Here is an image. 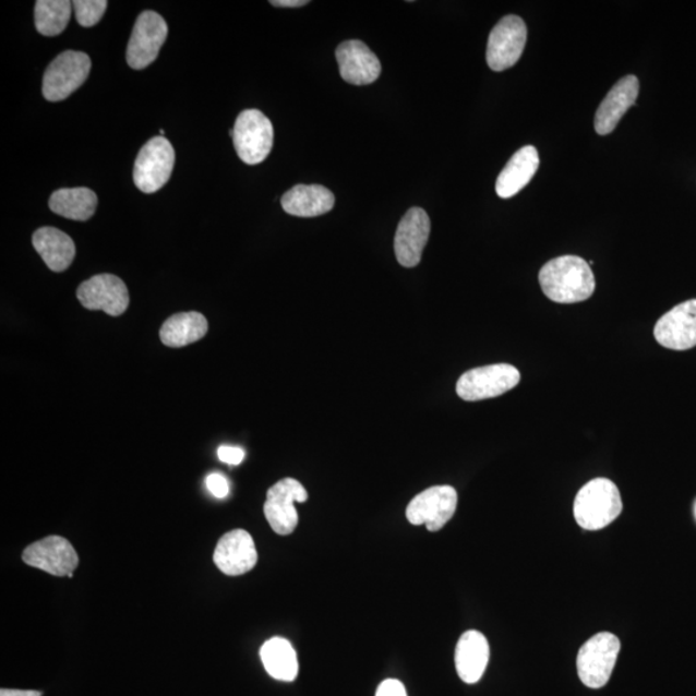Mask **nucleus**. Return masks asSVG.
<instances>
[{
  "mask_svg": "<svg viewBox=\"0 0 696 696\" xmlns=\"http://www.w3.org/2000/svg\"><path fill=\"white\" fill-rule=\"evenodd\" d=\"M205 482H207L209 492L215 495L216 499L223 500L229 494V482H227L225 476L211 473Z\"/></svg>",
  "mask_w": 696,
  "mask_h": 696,
  "instance_id": "28",
  "label": "nucleus"
},
{
  "mask_svg": "<svg viewBox=\"0 0 696 696\" xmlns=\"http://www.w3.org/2000/svg\"><path fill=\"white\" fill-rule=\"evenodd\" d=\"M490 657V648L484 635L468 631L461 635L456 649V669L466 684L479 683L484 676Z\"/></svg>",
  "mask_w": 696,
  "mask_h": 696,
  "instance_id": "20",
  "label": "nucleus"
},
{
  "mask_svg": "<svg viewBox=\"0 0 696 696\" xmlns=\"http://www.w3.org/2000/svg\"><path fill=\"white\" fill-rule=\"evenodd\" d=\"M176 154L166 137H154L141 148L133 168V181L145 194L159 191L172 176Z\"/></svg>",
  "mask_w": 696,
  "mask_h": 696,
  "instance_id": "6",
  "label": "nucleus"
},
{
  "mask_svg": "<svg viewBox=\"0 0 696 696\" xmlns=\"http://www.w3.org/2000/svg\"><path fill=\"white\" fill-rule=\"evenodd\" d=\"M274 7H283V9H297V7H303L309 4V0H272Z\"/></svg>",
  "mask_w": 696,
  "mask_h": 696,
  "instance_id": "31",
  "label": "nucleus"
},
{
  "mask_svg": "<svg viewBox=\"0 0 696 696\" xmlns=\"http://www.w3.org/2000/svg\"><path fill=\"white\" fill-rule=\"evenodd\" d=\"M695 515H696V507H695Z\"/></svg>",
  "mask_w": 696,
  "mask_h": 696,
  "instance_id": "33",
  "label": "nucleus"
},
{
  "mask_svg": "<svg viewBox=\"0 0 696 696\" xmlns=\"http://www.w3.org/2000/svg\"><path fill=\"white\" fill-rule=\"evenodd\" d=\"M73 3L69 0H38L35 3V26L45 37H56L65 31Z\"/></svg>",
  "mask_w": 696,
  "mask_h": 696,
  "instance_id": "26",
  "label": "nucleus"
},
{
  "mask_svg": "<svg viewBox=\"0 0 696 696\" xmlns=\"http://www.w3.org/2000/svg\"><path fill=\"white\" fill-rule=\"evenodd\" d=\"M620 489L608 479H595L579 490L574 502V517L580 528L600 530L622 514Z\"/></svg>",
  "mask_w": 696,
  "mask_h": 696,
  "instance_id": "2",
  "label": "nucleus"
},
{
  "mask_svg": "<svg viewBox=\"0 0 696 696\" xmlns=\"http://www.w3.org/2000/svg\"><path fill=\"white\" fill-rule=\"evenodd\" d=\"M431 232V221L422 208H411L401 218L395 236L396 260L404 267H416L422 260Z\"/></svg>",
  "mask_w": 696,
  "mask_h": 696,
  "instance_id": "14",
  "label": "nucleus"
},
{
  "mask_svg": "<svg viewBox=\"0 0 696 696\" xmlns=\"http://www.w3.org/2000/svg\"><path fill=\"white\" fill-rule=\"evenodd\" d=\"M655 337L659 345L674 351L691 350L696 346V300L677 304L659 319Z\"/></svg>",
  "mask_w": 696,
  "mask_h": 696,
  "instance_id": "15",
  "label": "nucleus"
},
{
  "mask_svg": "<svg viewBox=\"0 0 696 696\" xmlns=\"http://www.w3.org/2000/svg\"><path fill=\"white\" fill-rule=\"evenodd\" d=\"M336 197L322 184H297L281 197V207L290 216L317 217L335 207Z\"/></svg>",
  "mask_w": 696,
  "mask_h": 696,
  "instance_id": "19",
  "label": "nucleus"
},
{
  "mask_svg": "<svg viewBox=\"0 0 696 696\" xmlns=\"http://www.w3.org/2000/svg\"><path fill=\"white\" fill-rule=\"evenodd\" d=\"M539 168V155L535 146H525L509 159L495 183L502 199H509L527 187Z\"/></svg>",
  "mask_w": 696,
  "mask_h": 696,
  "instance_id": "21",
  "label": "nucleus"
},
{
  "mask_svg": "<svg viewBox=\"0 0 696 696\" xmlns=\"http://www.w3.org/2000/svg\"><path fill=\"white\" fill-rule=\"evenodd\" d=\"M33 245L45 264L55 273L65 272L75 259L73 239L55 227H41L35 231Z\"/></svg>",
  "mask_w": 696,
  "mask_h": 696,
  "instance_id": "22",
  "label": "nucleus"
},
{
  "mask_svg": "<svg viewBox=\"0 0 696 696\" xmlns=\"http://www.w3.org/2000/svg\"><path fill=\"white\" fill-rule=\"evenodd\" d=\"M308 500L307 489L295 479H283L268 489L264 513L269 527L276 535H292L298 525L295 503H303Z\"/></svg>",
  "mask_w": 696,
  "mask_h": 696,
  "instance_id": "11",
  "label": "nucleus"
},
{
  "mask_svg": "<svg viewBox=\"0 0 696 696\" xmlns=\"http://www.w3.org/2000/svg\"><path fill=\"white\" fill-rule=\"evenodd\" d=\"M233 146L245 165L264 161L274 145V127L264 112L250 109L240 112L231 131Z\"/></svg>",
  "mask_w": 696,
  "mask_h": 696,
  "instance_id": "3",
  "label": "nucleus"
},
{
  "mask_svg": "<svg viewBox=\"0 0 696 696\" xmlns=\"http://www.w3.org/2000/svg\"><path fill=\"white\" fill-rule=\"evenodd\" d=\"M539 284L545 297L557 303L587 301L596 288L591 265L578 255H563L547 262L539 273Z\"/></svg>",
  "mask_w": 696,
  "mask_h": 696,
  "instance_id": "1",
  "label": "nucleus"
},
{
  "mask_svg": "<svg viewBox=\"0 0 696 696\" xmlns=\"http://www.w3.org/2000/svg\"><path fill=\"white\" fill-rule=\"evenodd\" d=\"M77 300L87 310H101L110 316L123 315L130 307V293L116 275L101 274L85 280L76 290Z\"/></svg>",
  "mask_w": 696,
  "mask_h": 696,
  "instance_id": "13",
  "label": "nucleus"
},
{
  "mask_svg": "<svg viewBox=\"0 0 696 696\" xmlns=\"http://www.w3.org/2000/svg\"><path fill=\"white\" fill-rule=\"evenodd\" d=\"M521 374L514 365L494 364L471 369L460 375L457 394L465 401L493 399L515 388Z\"/></svg>",
  "mask_w": 696,
  "mask_h": 696,
  "instance_id": "5",
  "label": "nucleus"
},
{
  "mask_svg": "<svg viewBox=\"0 0 696 696\" xmlns=\"http://www.w3.org/2000/svg\"><path fill=\"white\" fill-rule=\"evenodd\" d=\"M97 204V195L87 188L60 189L49 197V208L73 221H88L95 215Z\"/></svg>",
  "mask_w": 696,
  "mask_h": 696,
  "instance_id": "24",
  "label": "nucleus"
},
{
  "mask_svg": "<svg viewBox=\"0 0 696 696\" xmlns=\"http://www.w3.org/2000/svg\"><path fill=\"white\" fill-rule=\"evenodd\" d=\"M245 453L240 447L224 445L218 449V458L227 465L238 466L243 461Z\"/></svg>",
  "mask_w": 696,
  "mask_h": 696,
  "instance_id": "29",
  "label": "nucleus"
},
{
  "mask_svg": "<svg viewBox=\"0 0 696 696\" xmlns=\"http://www.w3.org/2000/svg\"><path fill=\"white\" fill-rule=\"evenodd\" d=\"M91 67L89 56L83 52L67 51L57 56L43 77V96L57 103L73 95L87 81Z\"/></svg>",
  "mask_w": 696,
  "mask_h": 696,
  "instance_id": "7",
  "label": "nucleus"
},
{
  "mask_svg": "<svg viewBox=\"0 0 696 696\" xmlns=\"http://www.w3.org/2000/svg\"><path fill=\"white\" fill-rule=\"evenodd\" d=\"M24 563L55 575V577L73 578V573L80 565L74 547L68 539L51 536L27 547L23 553Z\"/></svg>",
  "mask_w": 696,
  "mask_h": 696,
  "instance_id": "12",
  "label": "nucleus"
},
{
  "mask_svg": "<svg viewBox=\"0 0 696 696\" xmlns=\"http://www.w3.org/2000/svg\"><path fill=\"white\" fill-rule=\"evenodd\" d=\"M213 561L230 577L251 572L257 565L259 553L250 532L243 529L226 532L217 543Z\"/></svg>",
  "mask_w": 696,
  "mask_h": 696,
  "instance_id": "16",
  "label": "nucleus"
},
{
  "mask_svg": "<svg viewBox=\"0 0 696 696\" xmlns=\"http://www.w3.org/2000/svg\"><path fill=\"white\" fill-rule=\"evenodd\" d=\"M638 94H640V83L635 75L624 76L617 82L596 111V132L601 136L612 133L624 113L635 105Z\"/></svg>",
  "mask_w": 696,
  "mask_h": 696,
  "instance_id": "18",
  "label": "nucleus"
},
{
  "mask_svg": "<svg viewBox=\"0 0 696 696\" xmlns=\"http://www.w3.org/2000/svg\"><path fill=\"white\" fill-rule=\"evenodd\" d=\"M375 696H408V694L399 680L389 679L383 681L380 687L376 688Z\"/></svg>",
  "mask_w": 696,
  "mask_h": 696,
  "instance_id": "30",
  "label": "nucleus"
},
{
  "mask_svg": "<svg viewBox=\"0 0 696 696\" xmlns=\"http://www.w3.org/2000/svg\"><path fill=\"white\" fill-rule=\"evenodd\" d=\"M458 494L449 485L432 487L419 493L407 508L410 524L425 525L430 531L442 530L456 514Z\"/></svg>",
  "mask_w": 696,
  "mask_h": 696,
  "instance_id": "10",
  "label": "nucleus"
},
{
  "mask_svg": "<svg viewBox=\"0 0 696 696\" xmlns=\"http://www.w3.org/2000/svg\"><path fill=\"white\" fill-rule=\"evenodd\" d=\"M339 74L352 85H368L379 80L381 62L361 40H347L336 51Z\"/></svg>",
  "mask_w": 696,
  "mask_h": 696,
  "instance_id": "17",
  "label": "nucleus"
},
{
  "mask_svg": "<svg viewBox=\"0 0 696 696\" xmlns=\"http://www.w3.org/2000/svg\"><path fill=\"white\" fill-rule=\"evenodd\" d=\"M73 9L77 24L83 27H92L103 19L106 9H108V2L106 0H75Z\"/></svg>",
  "mask_w": 696,
  "mask_h": 696,
  "instance_id": "27",
  "label": "nucleus"
},
{
  "mask_svg": "<svg viewBox=\"0 0 696 696\" xmlns=\"http://www.w3.org/2000/svg\"><path fill=\"white\" fill-rule=\"evenodd\" d=\"M528 28L524 20L509 14L489 35L487 61L490 69L503 71L516 65L527 45Z\"/></svg>",
  "mask_w": 696,
  "mask_h": 696,
  "instance_id": "8",
  "label": "nucleus"
},
{
  "mask_svg": "<svg viewBox=\"0 0 696 696\" xmlns=\"http://www.w3.org/2000/svg\"><path fill=\"white\" fill-rule=\"evenodd\" d=\"M0 696H41L40 692L35 691H11V688H2Z\"/></svg>",
  "mask_w": 696,
  "mask_h": 696,
  "instance_id": "32",
  "label": "nucleus"
},
{
  "mask_svg": "<svg viewBox=\"0 0 696 696\" xmlns=\"http://www.w3.org/2000/svg\"><path fill=\"white\" fill-rule=\"evenodd\" d=\"M261 659L265 670L275 680L292 683L298 676L297 652L286 638H269L261 648Z\"/></svg>",
  "mask_w": 696,
  "mask_h": 696,
  "instance_id": "25",
  "label": "nucleus"
},
{
  "mask_svg": "<svg viewBox=\"0 0 696 696\" xmlns=\"http://www.w3.org/2000/svg\"><path fill=\"white\" fill-rule=\"evenodd\" d=\"M168 25L160 14L154 11L142 12L134 24L132 37L128 43L127 62L134 70L151 67L165 45Z\"/></svg>",
  "mask_w": 696,
  "mask_h": 696,
  "instance_id": "9",
  "label": "nucleus"
},
{
  "mask_svg": "<svg viewBox=\"0 0 696 696\" xmlns=\"http://www.w3.org/2000/svg\"><path fill=\"white\" fill-rule=\"evenodd\" d=\"M208 322L204 315L199 312H180L170 316L160 328L161 343L168 347H184L207 335Z\"/></svg>",
  "mask_w": 696,
  "mask_h": 696,
  "instance_id": "23",
  "label": "nucleus"
},
{
  "mask_svg": "<svg viewBox=\"0 0 696 696\" xmlns=\"http://www.w3.org/2000/svg\"><path fill=\"white\" fill-rule=\"evenodd\" d=\"M621 641L609 632H601L581 646L577 669L581 683L589 688H601L609 683L614 671Z\"/></svg>",
  "mask_w": 696,
  "mask_h": 696,
  "instance_id": "4",
  "label": "nucleus"
}]
</instances>
